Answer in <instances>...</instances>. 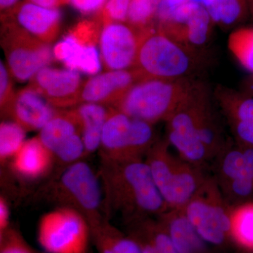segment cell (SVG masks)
Here are the masks:
<instances>
[{
	"instance_id": "obj_27",
	"label": "cell",
	"mask_w": 253,
	"mask_h": 253,
	"mask_svg": "<svg viewBox=\"0 0 253 253\" xmlns=\"http://www.w3.org/2000/svg\"><path fill=\"white\" fill-rule=\"evenodd\" d=\"M26 131L14 121L0 125V161L4 164L14 157L26 141Z\"/></svg>"
},
{
	"instance_id": "obj_3",
	"label": "cell",
	"mask_w": 253,
	"mask_h": 253,
	"mask_svg": "<svg viewBox=\"0 0 253 253\" xmlns=\"http://www.w3.org/2000/svg\"><path fill=\"white\" fill-rule=\"evenodd\" d=\"M39 197L59 207L76 210L86 218L90 227L106 219L99 174L83 160L64 167L43 186Z\"/></svg>"
},
{
	"instance_id": "obj_7",
	"label": "cell",
	"mask_w": 253,
	"mask_h": 253,
	"mask_svg": "<svg viewBox=\"0 0 253 253\" xmlns=\"http://www.w3.org/2000/svg\"><path fill=\"white\" fill-rule=\"evenodd\" d=\"M37 239L46 253H88L90 224L76 210L58 207L40 219Z\"/></svg>"
},
{
	"instance_id": "obj_39",
	"label": "cell",
	"mask_w": 253,
	"mask_h": 253,
	"mask_svg": "<svg viewBox=\"0 0 253 253\" xmlns=\"http://www.w3.org/2000/svg\"><path fill=\"white\" fill-rule=\"evenodd\" d=\"M241 148H242L243 151H244L245 157H246L249 174L253 178V149L245 147Z\"/></svg>"
},
{
	"instance_id": "obj_21",
	"label": "cell",
	"mask_w": 253,
	"mask_h": 253,
	"mask_svg": "<svg viewBox=\"0 0 253 253\" xmlns=\"http://www.w3.org/2000/svg\"><path fill=\"white\" fill-rule=\"evenodd\" d=\"M91 242L97 253H141L130 236L123 233L104 219L91 226Z\"/></svg>"
},
{
	"instance_id": "obj_15",
	"label": "cell",
	"mask_w": 253,
	"mask_h": 253,
	"mask_svg": "<svg viewBox=\"0 0 253 253\" xmlns=\"http://www.w3.org/2000/svg\"><path fill=\"white\" fill-rule=\"evenodd\" d=\"M53 154L38 136L25 141L10 161L11 170L20 177L36 180L44 177L54 166Z\"/></svg>"
},
{
	"instance_id": "obj_26",
	"label": "cell",
	"mask_w": 253,
	"mask_h": 253,
	"mask_svg": "<svg viewBox=\"0 0 253 253\" xmlns=\"http://www.w3.org/2000/svg\"><path fill=\"white\" fill-rule=\"evenodd\" d=\"M218 158V184L251 176L248 170L247 163L241 146H226Z\"/></svg>"
},
{
	"instance_id": "obj_17",
	"label": "cell",
	"mask_w": 253,
	"mask_h": 253,
	"mask_svg": "<svg viewBox=\"0 0 253 253\" xmlns=\"http://www.w3.org/2000/svg\"><path fill=\"white\" fill-rule=\"evenodd\" d=\"M126 234L141 253H177L170 236L158 217L141 218L126 224Z\"/></svg>"
},
{
	"instance_id": "obj_20",
	"label": "cell",
	"mask_w": 253,
	"mask_h": 253,
	"mask_svg": "<svg viewBox=\"0 0 253 253\" xmlns=\"http://www.w3.org/2000/svg\"><path fill=\"white\" fill-rule=\"evenodd\" d=\"M78 134H82V124L75 107L59 110L40 131L38 136L46 149L54 155L61 146Z\"/></svg>"
},
{
	"instance_id": "obj_11",
	"label": "cell",
	"mask_w": 253,
	"mask_h": 253,
	"mask_svg": "<svg viewBox=\"0 0 253 253\" xmlns=\"http://www.w3.org/2000/svg\"><path fill=\"white\" fill-rule=\"evenodd\" d=\"M141 31L126 22H111L103 26L99 46L105 69H131L135 64Z\"/></svg>"
},
{
	"instance_id": "obj_8",
	"label": "cell",
	"mask_w": 253,
	"mask_h": 253,
	"mask_svg": "<svg viewBox=\"0 0 253 253\" xmlns=\"http://www.w3.org/2000/svg\"><path fill=\"white\" fill-rule=\"evenodd\" d=\"M1 45L12 78L19 82L30 81L42 68L51 64L54 56L49 44L14 23L1 21Z\"/></svg>"
},
{
	"instance_id": "obj_32",
	"label": "cell",
	"mask_w": 253,
	"mask_h": 253,
	"mask_svg": "<svg viewBox=\"0 0 253 253\" xmlns=\"http://www.w3.org/2000/svg\"><path fill=\"white\" fill-rule=\"evenodd\" d=\"M131 0H106L104 9L96 16L103 26L111 22H126Z\"/></svg>"
},
{
	"instance_id": "obj_4",
	"label": "cell",
	"mask_w": 253,
	"mask_h": 253,
	"mask_svg": "<svg viewBox=\"0 0 253 253\" xmlns=\"http://www.w3.org/2000/svg\"><path fill=\"white\" fill-rule=\"evenodd\" d=\"M189 48L177 42L156 24L141 31L140 41L134 68L141 81L186 78L194 67Z\"/></svg>"
},
{
	"instance_id": "obj_6",
	"label": "cell",
	"mask_w": 253,
	"mask_h": 253,
	"mask_svg": "<svg viewBox=\"0 0 253 253\" xmlns=\"http://www.w3.org/2000/svg\"><path fill=\"white\" fill-rule=\"evenodd\" d=\"M181 211L210 246L222 247L231 242V206L224 199L217 181L208 177Z\"/></svg>"
},
{
	"instance_id": "obj_18",
	"label": "cell",
	"mask_w": 253,
	"mask_h": 253,
	"mask_svg": "<svg viewBox=\"0 0 253 253\" xmlns=\"http://www.w3.org/2000/svg\"><path fill=\"white\" fill-rule=\"evenodd\" d=\"M196 131L211 157H217L226 145L217 118L213 113L204 86L196 99Z\"/></svg>"
},
{
	"instance_id": "obj_14",
	"label": "cell",
	"mask_w": 253,
	"mask_h": 253,
	"mask_svg": "<svg viewBox=\"0 0 253 253\" xmlns=\"http://www.w3.org/2000/svg\"><path fill=\"white\" fill-rule=\"evenodd\" d=\"M59 110L41 95L27 87L16 91L14 99L1 118H9L26 131H41Z\"/></svg>"
},
{
	"instance_id": "obj_29",
	"label": "cell",
	"mask_w": 253,
	"mask_h": 253,
	"mask_svg": "<svg viewBox=\"0 0 253 253\" xmlns=\"http://www.w3.org/2000/svg\"><path fill=\"white\" fill-rule=\"evenodd\" d=\"M161 1L131 0L126 23L139 31L154 26Z\"/></svg>"
},
{
	"instance_id": "obj_43",
	"label": "cell",
	"mask_w": 253,
	"mask_h": 253,
	"mask_svg": "<svg viewBox=\"0 0 253 253\" xmlns=\"http://www.w3.org/2000/svg\"><path fill=\"white\" fill-rule=\"evenodd\" d=\"M65 3H66V0H65Z\"/></svg>"
},
{
	"instance_id": "obj_9",
	"label": "cell",
	"mask_w": 253,
	"mask_h": 253,
	"mask_svg": "<svg viewBox=\"0 0 253 253\" xmlns=\"http://www.w3.org/2000/svg\"><path fill=\"white\" fill-rule=\"evenodd\" d=\"M213 21L206 8L189 1L171 9L158 10L156 26L172 40L189 48L204 45Z\"/></svg>"
},
{
	"instance_id": "obj_25",
	"label": "cell",
	"mask_w": 253,
	"mask_h": 253,
	"mask_svg": "<svg viewBox=\"0 0 253 253\" xmlns=\"http://www.w3.org/2000/svg\"><path fill=\"white\" fill-rule=\"evenodd\" d=\"M215 96L229 122L253 123V98L223 86H218Z\"/></svg>"
},
{
	"instance_id": "obj_38",
	"label": "cell",
	"mask_w": 253,
	"mask_h": 253,
	"mask_svg": "<svg viewBox=\"0 0 253 253\" xmlns=\"http://www.w3.org/2000/svg\"><path fill=\"white\" fill-rule=\"evenodd\" d=\"M191 0H161L158 10L173 9Z\"/></svg>"
},
{
	"instance_id": "obj_33",
	"label": "cell",
	"mask_w": 253,
	"mask_h": 253,
	"mask_svg": "<svg viewBox=\"0 0 253 253\" xmlns=\"http://www.w3.org/2000/svg\"><path fill=\"white\" fill-rule=\"evenodd\" d=\"M12 76L2 61L0 62V111L2 116L9 108L16 92L14 89Z\"/></svg>"
},
{
	"instance_id": "obj_1",
	"label": "cell",
	"mask_w": 253,
	"mask_h": 253,
	"mask_svg": "<svg viewBox=\"0 0 253 253\" xmlns=\"http://www.w3.org/2000/svg\"><path fill=\"white\" fill-rule=\"evenodd\" d=\"M98 174L106 219L119 214L126 224L168 211L144 159L101 161Z\"/></svg>"
},
{
	"instance_id": "obj_36",
	"label": "cell",
	"mask_w": 253,
	"mask_h": 253,
	"mask_svg": "<svg viewBox=\"0 0 253 253\" xmlns=\"http://www.w3.org/2000/svg\"><path fill=\"white\" fill-rule=\"evenodd\" d=\"M10 226V212L9 204L4 197H0V235L8 230Z\"/></svg>"
},
{
	"instance_id": "obj_5",
	"label": "cell",
	"mask_w": 253,
	"mask_h": 253,
	"mask_svg": "<svg viewBox=\"0 0 253 253\" xmlns=\"http://www.w3.org/2000/svg\"><path fill=\"white\" fill-rule=\"evenodd\" d=\"M156 142L153 125L110 107L99 150L104 161L144 159Z\"/></svg>"
},
{
	"instance_id": "obj_16",
	"label": "cell",
	"mask_w": 253,
	"mask_h": 253,
	"mask_svg": "<svg viewBox=\"0 0 253 253\" xmlns=\"http://www.w3.org/2000/svg\"><path fill=\"white\" fill-rule=\"evenodd\" d=\"M168 231L177 253H212L181 210H168L157 217Z\"/></svg>"
},
{
	"instance_id": "obj_12",
	"label": "cell",
	"mask_w": 253,
	"mask_h": 253,
	"mask_svg": "<svg viewBox=\"0 0 253 253\" xmlns=\"http://www.w3.org/2000/svg\"><path fill=\"white\" fill-rule=\"evenodd\" d=\"M1 21L14 23L37 39L49 44L59 36L62 14L59 9L44 7L30 0H21L14 7L1 13Z\"/></svg>"
},
{
	"instance_id": "obj_19",
	"label": "cell",
	"mask_w": 253,
	"mask_h": 253,
	"mask_svg": "<svg viewBox=\"0 0 253 253\" xmlns=\"http://www.w3.org/2000/svg\"><path fill=\"white\" fill-rule=\"evenodd\" d=\"M54 59L68 69L89 75L96 74L101 69V58L95 46H88L65 36L53 48Z\"/></svg>"
},
{
	"instance_id": "obj_23",
	"label": "cell",
	"mask_w": 253,
	"mask_h": 253,
	"mask_svg": "<svg viewBox=\"0 0 253 253\" xmlns=\"http://www.w3.org/2000/svg\"><path fill=\"white\" fill-rule=\"evenodd\" d=\"M213 23L229 28L244 21L251 15L249 0H201Z\"/></svg>"
},
{
	"instance_id": "obj_35",
	"label": "cell",
	"mask_w": 253,
	"mask_h": 253,
	"mask_svg": "<svg viewBox=\"0 0 253 253\" xmlns=\"http://www.w3.org/2000/svg\"><path fill=\"white\" fill-rule=\"evenodd\" d=\"M234 135L241 147L253 149V123L231 122Z\"/></svg>"
},
{
	"instance_id": "obj_2",
	"label": "cell",
	"mask_w": 253,
	"mask_h": 253,
	"mask_svg": "<svg viewBox=\"0 0 253 253\" xmlns=\"http://www.w3.org/2000/svg\"><path fill=\"white\" fill-rule=\"evenodd\" d=\"M200 85L186 78L144 80L136 83L113 108L154 125L167 121L192 97Z\"/></svg>"
},
{
	"instance_id": "obj_13",
	"label": "cell",
	"mask_w": 253,
	"mask_h": 253,
	"mask_svg": "<svg viewBox=\"0 0 253 253\" xmlns=\"http://www.w3.org/2000/svg\"><path fill=\"white\" fill-rule=\"evenodd\" d=\"M139 81L141 78L134 68L97 75L84 82L81 104L91 103L113 107Z\"/></svg>"
},
{
	"instance_id": "obj_30",
	"label": "cell",
	"mask_w": 253,
	"mask_h": 253,
	"mask_svg": "<svg viewBox=\"0 0 253 253\" xmlns=\"http://www.w3.org/2000/svg\"><path fill=\"white\" fill-rule=\"evenodd\" d=\"M219 184L226 202L231 206L253 201V178L244 176Z\"/></svg>"
},
{
	"instance_id": "obj_22",
	"label": "cell",
	"mask_w": 253,
	"mask_h": 253,
	"mask_svg": "<svg viewBox=\"0 0 253 253\" xmlns=\"http://www.w3.org/2000/svg\"><path fill=\"white\" fill-rule=\"evenodd\" d=\"M76 108L81 119L82 135L86 156L99 150L109 107L91 103H83Z\"/></svg>"
},
{
	"instance_id": "obj_24",
	"label": "cell",
	"mask_w": 253,
	"mask_h": 253,
	"mask_svg": "<svg viewBox=\"0 0 253 253\" xmlns=\"http://www.w3.org/2000/svg\"><path fill=\"white\" fill-rule=\"evenodd\" d=\"M231 238L245 253L253 252V201L231 206Z\"/></svg>"
},
{
	"instance_id": "obj_40",
	"label": "cell",
	"mask_w": 253,
	"mask_h": 253,
	"mask_svg": "<svg viewBox=\"0 0 253 253\" xmlns=\"http://www.w3.org/2000/svg\"><path fill=\"white\" fill-rule=\"evenodd\" d=\"M21 0H0V10L1 13L4 12L11 8L14 7L15 5L19 3Z\"/></svg>"
},
{
	"instance_id": "obj_31",
	"label": "cell",
	"mask_w": 253,
	"mask_h": 253,
	"mask_svg": "<svg viewBox=\"0 0 253 253\" xmlns=\"http://www.w3.org/2000/svg\"><path fill=\"white\" fill-rule=\"evenodd\" d=\"M0 253H40L28 244L20 231L10 227L0 235Z\"/></svg>"
},
{
	"instance_id": "obj_41",
	"label": "cell",
	"mask_w": 253,
	"mask_h": 253,
	"mask_svg": "<svg viewBox=\"0 0 253 253\" xmlns=\"http://www.w3.org/2000/svg\"><path fill=\"white\" fill-rule=\"evenodd\" d=\"M249 4L250 12H251V16H253V0H249Z\"/></svg>"
},
{
	"instance_id": "obj_37",
	"label": "cell",
	"mask_w": 253,
	"mask_h": 253,
	"mask_svg": "<svg viewBox=\"0 0 253 253\" xmlns=\"http://www.w3.org/2000/svg\"><path fill=\"white\" fill-rule=\"evenodd\" d=\"M30 1L40 6L51 8V9H59L60 6L66 4L65 0H30Z\"/></svg>"
},
{
	"instance_id": "obj_28",
	"label": "cell",
	"mask_w": 253,
	"mask_h": 253,
	"mask_svg": "<svg viewBox=\"0 0 253 253\" xmlns=\"http://www.w3.org/2000/svg\"><path fill=\"white\" fill-rule=\"evenodd\" d=\"M228 46L243 67L253 73V28H241L232 32Z\"/></svg>"
},
{
	"instance_id": "obj_42",
	"label": "cell",
	"mask_w": 253,
	"mask_h": 253,
	"mask_svg": "<svg viewBox=\"0 0 253 253\" xmlns=\"http://www.w3.org/2000/svg\"><path fill=\"white\" fill-rule=\"evenodd\" d=\"M253 253V252H249V253Z\"/></svg>"
},
{
	"instance_id": "obj_34",
	"label": "cell",
	"mask_w": 253,
	"mask_h": 253,
	"mask_svg": "<svg viewBox=\"0 0 253 253\" xmlns=\"http://www.w3.org/2000/svg\"><path fill=\"white\" fill-rule=\"evenodd\" d=\"M106 0H66V4L84 16H96L101 13Z\"/></svg>"
},
{
	"instance_id": "obj_10",
	"label": "cell",
	"mask_w": 253,
	"mask_h": 253,
	"mask_svg": "<svg viewBox=\"0 0 253 253\" xmlns=\"http://www.w3.org/2000/svg\"><path fill=\"white\" fill-rule=\"evenodd\" d=\"M83 84L78 71L46 66L33 76L28 86L55 109L66 110L81 104Z\"/></svg>"
}]
</instances>
